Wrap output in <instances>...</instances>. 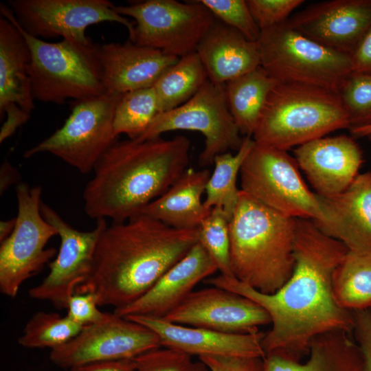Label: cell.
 Here are the masks:
<instances>
[{
	"label": "cell",
	"mask_w": 371,
	"mask_h": 371,
	"mask_svg": "<svg viewBox=\"0 0 371 371\" xmlns=\"http://www.w3.org/2000/svg\"><path fill=\"white\" fill-rule=\"evenodd\" d=\"M28 45L17 26L3 16L0 18V116L23 110L30 115L34 109Z\"/></svg>",
	"instance_id": "cb8c5ba5"
},
{
	"label": "cell",
	"mask_w": 371,
	"mask_h": 371,
	"mask_svg": "<svg viewBox=\"0 0 371 371\" xmlns=\"http://www.w3.org/2000/svg\"><path fill=\"white\" fill-rule=\"evenodd\" d=\"M95 49L102 70L104 87L111 93H125L152 87L179 60L130 40L124 43H95Z\"/></svg>",
	"instance_id": "7402d4cb"
},
{
	"label": "cell",
	"mask_w": 371,
	"mask_h": 371,
	"mask_svg": "<svg viewBox=\"0 0 371 371\" xmlns=\"http://www.w3.org/2000/svg\"><path fill=\"white\" fill-rule=\"evenodd\" d=\"M198 242L195 229H179L141 214L102 231L91 273L75 293H93L114 309L146 293Z\"/></svg>",
	"instance_id": "7a4b0ae2"
},
{
	"label": "cell",
	"mask_w": 371,
	"mask_h": 371,
	"mask_svg": "<svg viewBox=\"0 0 371 371\" xmlns=\"http://www.w3.org/2000/svg\"><path fill=\"white\" fill-rule=\"evenodd\" d=\"M196 52L208 76L216 84L247 74L260 66L257 41L215 19L198 45Z\"/></svg>",
	"instance_id": "603a6c76"
},
{
	"label": "cell",
	"mask_w": 371,
	"mask_h": 371,
	"mask_svg": "<svg viewBox=\"0 0 371 371\" xmlns=\"http://www.w3.org/2000/svg\"><path fill=\"white\" fill-rule=\"evenodd\" d=\"M278 82L259 66L225 84L229 111L244 137H252L267 98Z\"/></svg>",
	"instance_id": "4316f807"
},
{
	"label": "cell",
	"mask_w": 371,
	"mask_h": 371,
	"mask_svg": "<svg viewBox=\"0 0 371 371\" xmlns=\"http://www.w3.org/2000/svg\"><path fill=\"white\" fill-rule=\"evenodd\" d=\"M354 72L371 74V28L352 55Z\"/></svg>",
	"instance_id": "60d3db41"
},
{
	"label": "cell",
	"mask_w": 371,
	"mask_h": 371,
	"mask_svg": "<svg viewBox=\"0 0 371 371\" xmlns=\"http://www.w3.org/2000/svg\"><path fill=\"white\" fill-rule=\"evenodd\" d=\"M264 358L209 355L199 357L210 371H264Z\"/></svg>",
	"instance_id": "f35d334b"
},
{
	"label": "cell",
	"mask_w": 371,
	"mask_h": 371,
	"mask_svg": "<svg viewBox=\"0 0 371 371\" xmlns=\"http://www.w3.org/2000/svg\"><path fill=\"white\" fill-rule=\"evenodd\" d=\"M217 267L197 242L143 295L113 313L122 317L133 315L164 318L194 291L196 285L215 273Z\"/></svg>",
	"instance_id": "ffe728a7"
},
{
	"label": "cell",
	"mask_w": 371,
	"mask_h": 371,
	"mask_svg": "<svg viewBox=\"0 0 371 371\" xmlns=\"http://www.w3.org/2000/svg\"><path fill=\"white\" fill-rule=\"evenodd\" d=\"M8 6L26 33L42 40L61 37L88 44L87 28L104 21L125 26L129 40L134 34L133 23L108 0H10Z\"/></svg>",
	"instance_id": "4fadbf2b"
},
{
	"label": "cell",
	"mask_w": 371,
	"mask_h": 371,
	"mask_svg": "<svg viewBox=\"0 0 371 371\" xmlns=\"http://www.w3.org/2000/svg\"><path fill=\"white\" fill-rule=\"evenodd\" d=\"M42 191L41 186L30 187L23 182L16 186V225L0 246V291L11 298L56 254L55 248H46L58 232L41 214Z\"/></svg>",
	"instance_id": "8fae6325"
},
{
	"label": "cell",
	"mask_w": 371,
	"mask_h": 371,
	"mask_svg": "<svg viewBox=\"0 0 371 371\" xmlns=\"http://www.w3.org/2000/svg\"><path fill=\"white\" fill-rule=\"evenodd\" d=\"M348 250L312 220L297 218L293 271L276 291L263 293L221 274L205 282L247 297L267 311L271 327L262 340L265 355L301 361L317 336L337 330L352 334L353 312L338 304L332 286L333 272Z\"/></svg>",
	"instance_id": "6da1fadb"
},
{
	"label": "cell",
	"mask_w": 371,
	"mask_h": 371,
	"mask_svg": "<svg viewBox=\"0 0 371 371\" xmlns=\"http://www.w3.org/2000/svg\"><path fill=\"white\" fill-rule=\"evenodd\" d=\"M114 10L135 19L130 41L179 58L196 52L216 19L199 0H146Z\"/></svg>",
	"instance_id": "30bf717a"
},
{
	"label": "cell",
	"mask_w": 371,
	"mask_h": 371,
	"mask_svg": "<svg viewBox=\"0 0 371 371\" xmlns=\"http://www.w3.org/2000/svg\"><path fill=\"white\" fill-rule=\"evenodd\" d=\"M332 286L342 308L371 310V251L348 249L333 272Z\"/></svg>",
	"instance_id": "83f0119b"
},
{
	"label": "cell",
	"mask_w": 371,
	"mask_h": 371,
	"mask_svg": "<svg viewBox=\"0 0 371 371\" xmlns=\"http://www.w3.org/2000/svg\"><path fill=\"white\" fill-rule=\"evenodd\" d=\"M208 80L207 71L196 52L179 58L153 87L159 101L160 113L186 102Z\"/></svg>",
	"instance_id": "f1b7e54d"
},
{
	"label": "cell",
	"mask_w": 371,
	"mask_h": 371,
	"mask_svg": "<svg viewBox=\"0 0 371 371\" xmlns=\"http://www.w3.org/2000/svg\"><path fill=\"white\" fill-rule=\"evenodd\" d=\"M125 318L139 323L159 337L161 346L191 356L218 355L264 358L265 333H226L204 328L174 324L163 318L133 315Z\"/></svg>",
	"instance_id": "d6986e66"
},
{
	"label": "cell",
	"mask_w": 371,
	"mask_h": 371,
	"mask_svg": "<svg viewBox=\"0 0 371 371\" xmlns=\"http://www.w3.org/2000/svg\"><path fill=\"white\" fill-rule=\"evenodd\" d=\"M350 132L352 137H367L368 135L371 134V125L364 128L351 130Z\"/></svg>",
	"instance_id": "f6af8a7d"
},
{
	"label": "cell",
	"mask_w": 371,
	"mask_h": 371,
	"mask_svg": "<svg viewBox=\"0 0 371 371\" xmlns=\"http://www.w3.org/2000/svg\"><path fill=\"white\" fill-rule=\"evenodd\" d=\"M0 11L2 16L17 26L28 45L31 56L28 74L34 100L59 104L106 92L95 43L69 39L47 42L26 33L8 5L1 3Z\"/></svg>",
	"instance_id": "8992f818"
},
{
	"label": "cell",
	"mask_w": 371,
	"mask_h": 371,
	"mask_svg": "<svg viewBox=\"0 0 371 371\" xmlns=\"http://www.w3.org/2000/svg\"><path fill=\"white\" fill-rule=\"evenodd\" d=\"M250 12L260 29L269 28L286 21L303 0H246Z\"/></svg>",
	"instance_id": "8d00e7d4"
},
{
	"label": "cell",
	"mask_w": 371,
	"mask_h": 371,
	"mask_svg": "<svg viewBox=\"0 0 371 371\" xmlns=\"http://www.w3.org/2000/svg\"><path fill=\"white\" fill-rule=\"evenodd\" d=\"M83 326L56 313H35L26 323L18 343L28 348L61 346L74 338Z\"/></svg>",
	"instance_id": "1f68e13d"
},
{
	"label": "cell",
	"mask_w": 371,
	"mask_h": 371,
	"mask_svg": "<svg viewBox=\"0 0 371 371\" xmlns=\"http://www.w3.org/2000/svg\"><path fill=\"white\" fill-rule=\"evenodd\" d=\"M260 66L278 82L325 88L339 93L353 71L352 56L305 36L287 20L261 30Z\"/></svg>",
	"instance_id": "52a82bcc"
},
{
	"label": "cell",
	"mask_w": 371,
	"mask_h": 371,
	"mask_svg": "<svg viewBox=\"0 0 371 371\" xmlns=\"http://www.w3.org/2000/svg\"><path fill=\"white\" fill-rule=\"evenodd\" d=\"M214 17L240 32L247 39L258 41L260 29L255 22L246 0H199Z\"/></svg>",
	"instance_id": "e575fe53"
},
{
	"label": "cell",
	"mask_w": 371,
	"mask_h": 371,
	"mask_svg": "<svg viewBox=\"0 0 371 371\" xmlns=\"http://www.w3.org/2000/svg\"><path fill=\"white\" fill-rule=\"evenodd\" d=\"M181 130L203 135L204 148L199 157L201 166L212 164L218 155L240 148L244 137L229 111L225 84L208 80L186 102L159 113L136 140L154 139L166 132Z\"/></svg>",
	"instance_id": "7c38bea8"
},
{
	"label": "cell",
	"mask_w": 371,
	"mask_h": 371,
	"mask_svg": "<svg viewBox=\"0 0 371 371\" xmlns=\"http://www.w3.org/2000/svg\"><path fill=\"white\" fill-rule=\"evenodd\" d=\"M190 146L183 135L117 141L96 164L83 190L86 214L113 223L141 214L188 168Z\"/></svg>",
	"instance_id": "3957f363"
},
{
	"label": "cell",
	"mask_w": 371,
	"mask_h": 371,
	"mask_svg": "<svg viewBox=\"0 0 371 371\" xmlns=\"http://www.w3.org/2000/svg\"><path fill=\"white\" fill-rule=\"evenodd\" d=\"M41 212L56 229L60 245L56 257L48 264L49 273L40 284L29 290V296L47 301L58 309L66 308L67 299L88 278L97 243L108 225L104 218H100L93 229L82 232L73 227L43 201Z\"/></svg>",
	"instance_id": "9a60e30c"
},
{
	"label": "cell",
	"mask_w": 371,
	"mask_h": 371,
	"mask_svg": "<svg viewBox=\"0 0 371 371\" xmlns=\"http://www.w3.org/2000/svg\"><path fill=\"white\" fill-rule=\"evenodd\" d=\"M16 218L1 221L0 223V241L3 242L12 232L16 225Z\"/></svg>",
	"instance_id": "ee69618b"
},
{
	"label": "cell",
	"mask_w": 371,
	"mask_h": 371,
	"mask_svg": "<svg viewBox=\"0 0 371 371\" xmlns=\"http://www.w3.org/2000/svg\"><path fill=\"white\" fill-rule=\"evenodd\" d=\"M353 315V337L361 351L365 371H371V310L354 311Z\"/></svg>",
	"instance_id": "ab89813d"
},
{
	"label": "cell",
	"mask_w": 371,
	"mask_h": 371,
	"mask_svg": "<svg viewBox=\"0 0 371 371\" xmlns=\"http://www.w3.org/2000/svg\"><path fill=\"white\" fill-rule=\"evenodd\" d=\"M123 93H104L76 101L64 124L24 153L30 158L47 153L82 174L93 171L106 150L117 140L113 128L115 109Z\"/></svg>",
	"instance_id": "9c48e42d"
},
{
	"label": "cell",
	"mask_w": 371,
	"mask_h": 371,
	"mask_svg": "<svg viewBox=\"0 0 371 371\" xmlns=\"http://www.w3.org/2000/svg\"><path fill=\"white\" fill-rule=\"evenodd\" d=\"M317 196L323 218L312 220L316 226L349 250L371 251V172L359 174L341 193Z\"/></svg>",
	"instance_id": "44dd1931"
},
{
	"label": "cell",
	"mask_w": 371,
	"mask_h": 371,
	"mask_svg": "<svg viewBox=\"0 0 371 371\" xmlns=\"http://www.w3.org/2000/svg\"><path fill=\"white\" fill-rule=\"evenodd\" d=\"M160 113L154 88L148 87L122 94L115 109L113 128L115 135L139 138Z\"/></svg>",
	"instance_id": "4dcf8cb0"
},
{
	"label": "cell",
	"mask_w": 371,
	"mask_h": 371,
	"mask_svg": "<svg viewBox=\"0 0 371 371\" xmlns=\"http://www.w3.org/2000/svg\"><path fill=\"white\" fill-rule=\"evenodd\" d=\"M339 94L348 116L349 131L371 125V74L352 71Z\"/></svg>",
	"instance_id": "836d02e7"
},
{
	"label": "cell",
	"mask_w": 371,
	"mask_h": 371,
	"mask_svg": "<svg viewBox=\"0 0 371 371\" xmlns=\"http://www.w3.org/2000/svg\"><path fill=\"white\" fill-rule=\"evenodd\" d=\"M70 371H135L134 359L104 361L74 367Z\"/></svg>",
	"instance_id": "b9f144b4"
},
{
	"label": "cell",
	"mask_w": 371,
	"mask_h": 371,
	"mask_svg": "<svg viewBox=\"0 0 371 371\" xmlns=\"http://www.w3.org/2000/svg\"><path fill=\"white\" fill-rule=\"evenodd\" d=\"M287 21L305 36L352 56L371 28V0H330L313 3Z\"/></svg>",
	"instance_id": "e0dca14e"
},
{
	"label": "cell",
	"mask_w": 371,
	"mask_h": 371,
	"mask_svg": "<svg viewBox=\"0 0 371 371\" xmlns=\"http://www.w3.org/2000/svg\"><path fill=\"white\" fill-rule=\"evenodd\" d=\"M163 319L183 326L245 334L271 324L267 311L249 298L212 286L194 290Z\"/></svg>",
	"instance_id": "2e32d148"
},
{
	"label": "cell",
	"mask_w": 371,
	"mask_h": 371,
	"mask_svg": "<svg viewBox=\"0 0 371 371\" xmlns=\"http://www.w3.org/2000/svg\"><path fill=\"white\" fill-rule=\"evenodd\" d=\"M20 178V174L17 169L14 168L8 160H4L0 170L1 194L12 184L19 183Z\"/></svg>",
	"instance_id": "7bdbcfd3"
},
{
	"label": "cell",
	"mask_w": 371,
	"mask_h": 371,
	"mask_svg": "<svg viewBox=\"0 0 371 371\" xmlns=\"http://www.w3.org/2000/svg\"><path fill=\"white\" fill-rule=\"evenodd\" d=\"M160 346L158 336L148 328L109 313L104 320L84 326L69 342L51 350L49 359L70 370L93 362L134 359Z\"/></svg>",
	"instance_id": "5bb4252c"
},
{
	"label": "cell",
	"mask_w": 371,
	"mask_h": 371,
	"mask_svg": "<svg viewBox=\"0 0 371 371\" xmlns=\"http://www.w3.org/2000/svg\"><path fill=\"white\" fill-rule=\"evenodd\" d=\"M161 346L135 358V371H210L200 359L185 352Z\"/></svg>",
	"instance_id": "d590c367"
},
{
	"label": "cell",
	"mask_w": 371,
	"mask_h": 371,
	"mask_svg": "<svg viewBox=\"0 0 371 371\" xmlns=\"http://www.w3.org/2000/svg\"><path fill=\"white\" fill-rule=\"evenodd\" d=\"M98 297L93 293H73L67 300V316L76 324L86 326L104 320L109 313L98 308Z\"/></svg>",
	"instance_id": "74e56055"
},
{
	"label": "cell",
	"mask_w": 371,
	"mask_h": 371,
	"mask_svg": "<svg viewBox=\"0 0 371 371\" xmlns=\"http://www.w3.org/2000/svg\"><path fill=\"white\" fill-rule=\"evenodd\" d=\"M297 218L279 213L243 191L229 222L234 276L263 293L279 289L291 276Z\"/></svg>",
	"instance_id": "277c9868"
},
{
	"label": "cell",
	"mask_w": 371,
	"mask_h": 371,
	"mask_svg": "<svg viewBox=\"0 0 371 371\" xmlns=\"http://www.w3.org/2000/svg\"><path fill=\"white\" fill-rule=\"evenodd\" d=\"M349 128L338 93L309 85L278 82L267 98L252 138L256 143L287 151Z\"/></svg>",
	"instance_id": "5b68a950"
},
{
	"label": "cell",
	"mask_w": 371,
	"mask_h": 371,
	"mask_svg": "<svg viewBox=\"0 0 371 371\" xmlns=\"http://www.w3.org/2000/svg\"><path fill=\"white\" fill-rule=\"evenodd\" d=\"M297 166L315 194L330 196L344 191L359 175L363 155L352 137H323L294 150Z\"/></svg>",
	"instance_id": "ac0fdd59"
},
{
	"label": "cell",
	"mask_w": 371,
	"mask_h": 371,
	"mask_svg": "<svg viewBox=\"0 0 371 371\" xmlns=\"http://www.w3.org/2000/svg\"><path fill=\"white\" fill-rule=\"evenodd\" d=\"M367 137L368 138V139L371 142V134L368 135L367 136Z\"/></svg>",
	"instance_id": "bcb514c9"
},
{
	"label": "cell",
	"mask_w": 371,
	"mask_h": 371,
	"mask_svg": "<svg viewBox=\"0 0 371 371\" xmlns=\"http://www.w3.org/2000/svg\"><path fill=\"white\" fill-rule=\"evenodd\" d=\"M352 335L337 330L317 336L304 362L265 355L264 371H365L361 351Z\"/></svg>",
	"instance_id": "484cf974"
},
{
	"label": "cell",
	"mask_w": 371,
	"mask_h": 371,
	"mask_svg": "<svg viewBox=\"0 0 371 371\" xmlns=\"http://www.w3.org/2000/svg\"><path fill=\"white\" fill-rule=\"evenodd\" d=\"M298 168L287 151L254 142L240 171V190L284 215L320 221L318 196Z\"/></svg>",
	"instance_id": "ba28073f"
},
{
	"label": "cell",
	"mask_w": 371,
	"mask_h": 371,
	"mask_svg": "<svg viewBox=\"0 0 371 371\" xmlns=\"http://www.w3.org/2000/svg\"><path fill=\"white\" fill-rule=\"evenodd\" d=\"M254 144L252 137L245 136L240 148L233 154L230 151L215 157L214 168L205 186V207L211 210L219 207L232 218L238 205L240 189L237 179L243 163Z\"/></svg>",
	"instance_id": "f546056e"
},
{
	"label": "cell",
	"mask_w": 371,
	"mask_h": 371,
	"mask_svg": "<svg viewBox=\"0 0 371 371\" xmlns=\"http://www.w3.org/2000/svg\"><path fill=\"white\" fill-rule=\"evenodd\" d=\"M210 176L207 169L188 168L181 176L160 196L142 210L165 225L179 229H195L210 210L202 200Z\"/></svg>",
	"instance_id": "d4e9b609"
},
{
	"label": "cell",
	"mask_w": 371,
	"mask_h": 371,
	"mask_svg": "<svg viewBox=\"0 0 371 371\" xmlns=\"http://www.w3.org/2000/svg\"><path fill=\"white\" fill-rule=\"evenodd\" d=\"M230 218L219 207L211 209L196 228L198 242L217 267L221 275L235 278L230 262Z\"/></svg>",
	"instance_id": "d6a6232c"
}]
</instances>
